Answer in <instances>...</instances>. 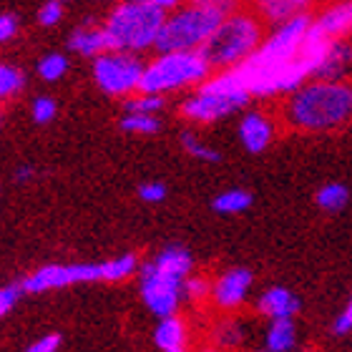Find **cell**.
<instances>
[{
  "instance_id": "obj_14",
  "label": "cell",
  "mask_w": 352,
  "mask_h": 352,
  "mask_svg": "<svg viewBox=\"0 0 352 352\" xmlns=\"http://www.w3.org/2000/svg\"><path fill=\"white\" fill-rule=\"evenodd\" d=\"M352 76V43L347 38H338L324 45L322 58L317 63L315 78L330 81H350Z\"/></svg>"
},
{
  "instance_id": "obj_13",
  "label": "cell",
  "mask_w": 352,
  "mask_h": 352,
  "mask_svg": "<svg viewBox=\"0 0 352 352\" xmlns=\"http://www.w3.org/2000/svg\"><path fill=\"white\" fill-rule=\"evenodd\" d=\"M312 28L324 38H350L352 36V0H332L312 15Z\"/></svg>"
},
{
  "instance_id": "obj_11",
  "label": "cell",
  "mask_w": 352,
  "mask_h": 352,
  "mask_svg": "<svg viewBox=\"0 0 352 352\" xmlns=\"http://www.w3.org/2000/svg\"><path fill=\"white\" fill-rule=\"evenodd\" d=\"M254 274L247 267H229L212 282V305L221 312H236L247 305Z\"/></svg>"
},
{
  "instance_id": "obj_10",
  "label": "cell",
  "mask_w": 352,
  "mask_h": 352,
  "mask_svg": "<svg viewBox=\"0 0 352 352\" xmlns=\"http://www.w3.org/2000/svg\"><path fill=\"white\" fill-rule=\"evenodd\" d=\"M146 63L136 53L106 51L94 58V81L109 96H133L141 91Z\"/></svg>"
},
{
  "instance_id": "obj_16",
  "label": "cell",
  "mask_w": 352,
  "mask_h": 352,
  "mask_svg": "<svg viewBox=\"0 0 352 352\" xmlns=\"http://www.w3.org/2000/svg\"><path fill=\"white\" fill-rule=\"evenodd\" d=\"M317 0H254V13L274 28V25L300 18V15H312Z\"/></svg>"
},
{
  "instance_id": "obj_2",
  "label": "cell",
  "mask_w": 352,
  "mask_h": 352,
  "mask_svg": "<svg viewBox=\"0 0 352 352\" xmlns=\"http://www.w3.org/2000/svg\"><path fill=\"white\" fill-rule=\"evenodd\" d=\"M282 121L297 133H335L352 124V81L309 78L282 101Z\"/></svg>"
},
{
  "instance_id": "obj_24",
  "label": "cell",
  "mask_w": 352,
  "mask_h": 352,
  "mask_svg": "<svg viewBox=\"0 0 352 352\" xmlns=\"http://www.w3.org/2000/svg\"><path fill=\"white\" fill-rule=\"evenodd\" d=\"M164 106H166L164 96H159V94H144V91L129 96V98H126V103H124L126 113H151V116H159Z\"/></svg>"
},
{
  "instance_id": "obj_17",
  "label": "cell",
  "mask_w": 352,
  "mask_h": 352,
  "mask_svg": "<svg viewBox=\"0 0 352 352\" xmlns=\"http://www.w3.org/2000/svg\"><path fill=\"white\" fill-rule=\"evenodd\" d=\"M300 342V330L294 317H282V320H267L262 335V347L267 352H297Z\"/></svg>"
},
{
  "instance_id": "obj_6",
  "label": "cell",
  "mask_w": 352,
  "mask_h": 352,
  "mask_svg": "<svg viewBox=\"0 0 352 352\" xmlns=\"http://www.w3.org/2000/svg\"><path fill=\"white\" fill-rule=\"evenodd\" d=\"M264 25L254 10H234L229 13L212 41L204 45V56L212 63L214 71H227V68L242 66L244 60L254 56L264 41Z\"/></svg>"
},
{
  "instance_id": "obj_7",
  "label": "cell",
  "mask_w": 352,
  "mask_h": 352,
  "mask_svg": "<svg viewBox=\"0 0 352 352\" xmlns=\"http://www.w3.org/2000/svg\"><path fill=\"white\" fill-rule=\"evenodd\" d=\"M164 21H166V13L159 8L139 3V0H124L109 13L103 30L109 36L111 51H126L139 56L148 48H156Z\"/></svg>"
},
{
  "instance_id": "obj_37",
  "label": "cell",
  "mask_w": 352,
  "mask_h": 352,
  "mask_svg": "<svg viewBox=\"0 0 352 352\" xmlns=\"http://www.w3.org/2000/svg\"><path fill=\"white\" fill-rule=\"evenodd\" d=\"M139 3H146V6H154V8H159V10H164V13H169V10L182 6L184 0H139Z\"/></svg>"
},
{
  "instance_id": "obj_28",
  "label": "cell",
  "mask_w": 352,
  "mask_h": 352,
  "mask_svg": "<svg viewBox=\"0 0 352 352\" xmlns=\"http://www.w3.org/2000/svg\"><path fill=\"white\" fill-rule=\"evenodd\" d=\"M184 300L189 302H204L212 300V282L201 274H189L184 282Z\"/></svg>"
},
{
  "instance_id": "obj_29",
  "label": "cell",
  "mask_w": 352,
  "mask_h": 352,
  "mask_svg": "<svg viewBox=\"0 0 352 352\" xmlns=\"http://www.w3.org/2000/svg\"><path fill=\"white\" fill-rule=\"evenodd\" d=\"M56 111H58V106H56V101L48 98V96L36 98L33 106H30V113H33V121H36V124H51L53 118H56Z\"/></svg>"
},
{
  "instance_id": "obj_32",
  "label": "cell",
  "mask_w": 352,
  "mask_h": 352,
  "mask_svg": "<svg viewBox=\"0 0 352 352\" xmlns=\"http://www.w3.org/2000/svg\"><path fill=\"white\" fill-rule=\"evenodd\" d=\"M139 199L146 204H162L166 199V186L162 182H146L139 186Z\"/></svg>"
},
{
  "instance_id": "obj_30",
  "label": "cell",
  "mask_w": 352,
  "mask_h": 352,
  "mask_svg": "<svg viewBox=\"0 0 352 352\" xmlns=\"http://www.w3.org/2000/svg\"><path fill=\"white\" fill-rule=\"evenodd\" d=\"M332 335L335 338H350L352 335V297L347 300V305L338 312V317L332 320Z\"/></svg>"
},
{
  "instance_id": "obj_25",
  "label": "cell",
  "mask_w": 352,
  "mask_h": 352,
  "mask_svg": "<svg viewBox=\"0 0 352 352\" xmlns=\"http://www.w3.org/2000/svg\"><path fill=\"white\" fill-rule=\"evenodd\" d=\"M182 148L191 156V159H197V162L217 164L221 159L219 151H217L214 146H209V144H204V141L199 139L194 131H184L182 133Z\"/></svg>"
},
{
  "instance_id": "obj_8",
  "label": "cell",
  "mask_w": 352,
  "mask_h": 352,
  "mask_svg": "<svg viewBox=\"0 0 352 352\" xmlns=\"http://www.w3.org/2000/svg\"><path fill=\"white\" fill-rule=\"evenodd\" d=\"M224 18L227 13L209 3H186L174 8L166 13L156 51H204Z\"/></svg>"
},
{
  "instance_id": "obj_15",
  "label": "cell",
  "mask_w": 352,
  "mask_h": 352,
  "mask_svg": "<svg viewBox=\"0 0 352 352\" xmlns=\"http://www.w3.org/2000/svg\"><path fill=\"white\" fill-rule=\"evenodd\" d=\"M257 312L264 320H282V317H297L300 315L302 302L289 287H267L257 297Z\"/></svg>"
},
{
  "instance_id": "obj_36",
  "label": "cell",
  "mask_w": 352,
  "mask_h": 352,
  "mask_svg": "<svg viewBox=\"0 0 352 352\" xmlns=\"http://www.w3.org/2000/svg\"><path fill=\"white\" fill-rule=\"evenodd\" d=\"M189 3H209V6H217L219 10H224L227 15L239 10V0H189Z\"/></svg>"
},
{
  "instance_id": "obj_34",
  "label": "cell",
  "mask_w": 352,
  "mask_h": 352,
  "mask_svg": "<svg viewBox=\"0 0 352 352\" xmlns=\"http://www.w3.org/2000/svg\"><path fill=\"white\" fill-rule=\"evenodd\" d=\"M21 287H0V317H6L21 297Z\"/></svg>"
},
{
  "instance_id": "obj_26",
  "label": "cell",
  "mask_w": 352,
  "mask_h": 352,
  "mask_svg": "<svg viewBox=\"0 0 352 352\" xmlns=\"http://www.w3.org/2000/svg\"><path fill=\"white\" fill-rule=\"evenodd\" d=\"M68 71V58L63 53H48L43 58L38 60V76L43 78V81L53 83V81H60Z\"/></svg>"
},
{
  "instance_id": "obj_33",
  "label": "cell",
  "mask_w": 352,
  "mask_h": 352,
  "mask_svg": "<svg viewBox=\"0 0 352 352\" xmlns=\"http://www.w3.org/2000/svg\"><path fill=\"white\" fill-rule=\"evenodd\" d=\"M60 342H63V340H60L58 332H51V335H45V338H38L25 352H58Z\"/></svg>"
},
{
  "instance_id": "obj_20",
  "label": "cell",
  "mask_w": 352,
  "mask_h": 352,
  "mask_svg": "<svg viewBox=\"0 0 352 352\" xmlns=\"http://www.w3.org/2000/svg\"><path fill=\"white\" fill-rule=\"evenodd\" d=\"M252 204H254V197L247 189H224L212 199V209L221 217H236V214L250 212Z\"/></svg>"
},
{
  "instance_id": "obj_9",
  "label": "cell",
  "mask_w": 352,
  "mask_h": 352,
  "mask_svg": "<svg viewBox=\"0 0 352 352\" xmlns=\"http://www.w3.org/2000/svg\"><path fill=\"white\" fill-rule=\"evenodd\" d=\"M214 74L204 51H162L144 68V94H176L186 88H197Z\"/></svg>"
},
{
  "instance_id": "obj_19",
  "label": "cell",
  "mask_w": 352,
  "mask_h": 352,
  "mask_svg": "<svg viewBox=\"0 0 352 352\" xmlns=\"http://www.w3.org/2000/svg\"><path fill=\"white\" fill-rule=\"evenodd\" d=\"M186 338H189L186 324L176 315L159 320L154 330V342L162 352H186Z\"/></svg>"
},
{
  "instance_id": "obj_23",
  "label": "cell",
  "mask_w": 352,
  "mask_h": 352,
  "mask_svg": "<svg viewBox=\"0 0 352 352\" xmlns=\"http://www.w3.org/2000/svg\"><path fill=\"white\" fill-rule=\"evenodd\" d=\"M162 129V121L159 116H151V113H126L121 118V131L133 133V136H154Z\"/></svg>"
},
{
  "instance_id": "obj_21",
  "label": "cell",
  "mask_w": 352,
  "mask_h": 352,
  "mask_svg": "<svg viewBox=\"0 0 352 352\" xmlns=\"http://www.w3.org/2000/svg\"><path fill=\"white\" fill-rule=\"evenodd\" d=\"M244 340H247V327H244V322L236 320V317H224V320L217 324V330H214V345L221 352L239 350V347L244 345Z\"/></svg>"
},
{
  "instance_id": "obj_22",
  "label": "cell",
  "mask_w": 352,
  "mask_h": 352,
  "mask_svg": "<svg viewBox=\"0 0 352 352\" xmlns=\"http://www.w3.org/2000/svg\"><path fill=\"white\" fill-rule=\"evenodd\" d=\"M315 204L324 214H338L350 204V189L342 182H327L322 184L315 194Z\"/></svg>"
},
{
  "instance_id": "obj_5",
  "label": "cell",
  "mask_w": 352,
  "mask_h": 352,
  "mask_svg": "<svg viewBox=\"0 0 352 352\" xmlns=\"http://www.w3.org/2000/svg\"><path fill=\"white\" fill-rule=\"evenodd\" d=\"M136 272H139V259L131 252L98 264H45L23 279L21 289L25 294H43L86 282H124Z\"/></svg>"
},
{
  "instance_id": "obj_27",
  "label": "cell",
  "mask_w": 352,
  "mask_h": 352,
  "mask_svg": "<svg viewBox=\"0 0 352 352\" xmlns=\"http://www.w3.org/2000/svg\"><path fill=\"white\" fill-rule=\"evenodd\" d=\"M23 86H25V76H23L18 68L8 66V63H0V98H10V96L18 94Z\"/></svg>"
},
{
  "instance_id": "obj_41",
  "label": "cell",
  "mask_w": 352,
  "mask_h": 352,
  "mask_svg": "<svg viewBox=\"0 0 352 352\" xmlns=\"http://www.w3.org/2000/svg\"><path fill=\"white\" fill-rule=\"evenodd\" d=\"M350 352H352V350H350Z\"/></svg>"
},
{
  "instance_id": "obj_12",
  "label": "cell",
  "mask_w": 352,
  "mask_h": 352,
  "mask_svg": "<svg viewBox=\"0 0 352 352\" xmlns=\"http://www.w3.org/2000/svg\"><path fill=\"white\" fill-rule=\"evenodd\" d=\"M236 133H239V144L247 154H264L277 139V121L272 113L262 109L244 111V116L239 118V126H236Z\"/></svg>"
},
{
  "instance_id": "obj_18",
  "label": "cell",
  "mask_w": 352,
  "mask_h": 352,
  "mask_svg": "<svg viewBox=\"0 0 352 352\" xmlns=\"http://www.w3.org/2000/svg\"><path fill=\"white\" fill-rule=\"evenodd\" d=\"M68 48L78 56H86V58H98L106 51H111L109 36L103 25H83V28H76L68 38Z\"/></svg>"
},
{
  "instance_id": "obj_40",
  "label": "cell",
  "mask_w": 352,
  "mask_h": 352,
  "mask_svg": "<svg viewBox=\"0 0 352 352\" xmlns=\"http://www.w3.org/2000/svg\"><path fill=\"white\" fill-rule=\"evenodd\" d=\"M254 352H267V350H264V347H259V350H254Z\"/></svg>"
},
{
  "instance_id": "obj_38",
  "label": "cell",
  "mask_w": 352,
  "mask_h": 352,
  "mask_svg": "<svg viewBox=\"0 0 352 352\" xmlns=\"http://www.w3.org/2000/svg\"><path fill=\"white\" fill-rule=\"evenodd\" d=\"M28 176H30V169H28V166H23V169L18 171V179H21V182H25Z\"/></svg>"
},
{
  "instance_id": "obj_3",
  "label": "cell",
  "mask_w": 352,
  "mask_h": 352,
  "mask_svg": "<svg viewBox=\"0 0 352 352\" xmlns=\"http://www.w3.org/2000/svg\"><path fill=\"white\" fill-rule=\"evenodd\" d=\"M194 272V259L189 250L179 244L164 247L151 262L139 270V292L144 305L159 320L179 312L184 302V282Z\"/></svg>"
},
{
  "instance_id": "obj_4",
  "label": "cell",
  "mask_w": 352,
  "mask_h": 352,
  "mask_svg": "<svg viewBox=\"0 0 352 352\" xmlns=\"http://www.w3.org/2000/svg\"><path fill=\"white\" fill-rule=\"evenodd\" d=\"M250 101L252 94L244 83L242 74L236 68H227V71L212 74L201 86L194 88L182 101L179 113L189 124L209 126L244 111L250 106Z\"/></svg>"
},
{
  "instance_id": "obj_31",
  "label": "cell",
  "mask_w": 352,
  "mask_h": 352,
  "mask_svg": "<svg viewBox=\"0 0 352 352\" xmlns=\"http://www.w3.org/2000/svg\"><path fill=\"white\" fill-rule=\"evenodd\" d=\"M60 18H63V6H60V0H48V3H43L41 10H38V23L45 25V28L58 25Z\"/></svg>"
},
{
  "instance_id": "obj_1",
  "label": "cell",
  "mask_w": 352,
  "mask_h": 352,
  "mask_svg": "<svg viewBox=\"0 0 352 352\" xmlns=\"http://www.w3.org/2000/svg\"><path fill=\"white\" fill-rule=\"evenodd\" d=\"M312 28V15L287 21L264 36L254 56L244 60L236 71L242 74L252 98H279L315 78L312 60L305 53V41Z\"/></svg>"
},
{
  "instance_id": "obj_39",
  "label": "cell",
  "mask_w": 352,
  "mask_h": 352,
  "mask_svg": "<svg viewBox=\"0 0 352 352\" xmlns=\"http://www.w3.org/2000/svg\"><path fill=\"white\" fill-rule=\"evenodd\" d=\"M204 352H221V350H217V347H214V350H204Z\"/></svg>"
},
{
  "instance_id": "obj_35",
  "label": "cell",
  "mask_w": 352,
  "mask_h": 352,
  "mask_svg": "<svg viewBox=\"0 0 352 352\" xmlns=\"http://www.w3.org/2000/svg\"><path fill=\"white\" fill-rule=\"evenodd\" d=\"M15 33H18V21H15V15L3 13L0 15V43L10 41Z\"/></svg>"
}]
</instances>
